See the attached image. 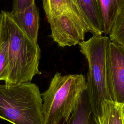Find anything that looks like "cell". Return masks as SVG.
Instances as JSON below:
<instances>
[{
    "label": "cell",
    "instance_id": "16",
    "mask_svg": "<svg viewBox=\"0 0 124 124\" xmlns=\"http://www.w3.org/2000/svg\"><path fill=\"white\" fill-rule=\"evenodd\" d=\"M5 36V29L4 26V18L1 13L0 14V45Z\"/></svg>",
    "mask_w": 124,
    "mask_h": 124
},
{
    "label": "cell",
    "instance_id": "17",
    "mask_svg": "<svg viewBox=\"0 0 124 124\" xmlns=\"http://www.w3.org/2000/svg\"><path fill=\"white\" fill-rule=\"evenodd\" d=\"M59 124H66V122H65L64 120H62Z\"/></svg>",
    "mask_w": 124,
    "mask_h": 124
},
{
    "label": "cell",
    "instance_id": "3",
    "mask_svg": "<svg viewBox=\"0 0 124 124\" xmlns=\"http://www.w3.org/2000/svg\"><path fill=\"white\" fill-rule=\"evenodd\" d=\"M86 88V79L82 74L62 75L56 73L48 89L41 94L45 124L67 122Z\"/></svg>",
    "mask_w": 124,
    "mask_h": 124
},
{
    "label": "cell",
    "instance_id": "4",
    "mask_svg": "<svg viewBox=\"0 0 124 124\" xmlns=\"http://www.w3.org/2000/svg\"><path fill=\"white\" fill-rule=\"evenodd\" d=\"M0 118L13 124H45L38 86L31 81L0 84Z\"/></svg>",
    "mask_w": 124,
    "mask_h": 124
},
{
    "label": "cell",
    "instance_id": "10",
    "mask_svg": "<svg viewBox=\"0 0 124 124\" xmlns=\"http://www.w3.org/2000/svg\"><path fill=\"white\" fill-rule=\"evenodd\" d=\"M43 6L47 20L64 12L72 11L87 24L77 0H43Z\"/></svg>",
    "mask_w": 124,
    "mask_h": 124
},
{
    "label": "cell",
    "instance_id": "2",
    "mask_svg": "<svg viewBox=\"0 0 124 124\" xmlns=\"http://www.w3.org/2000/svg\"><path fill=\"white\" fill-rule=\"evenodd\" d=\"M8 43L7 86L31 81L33 77L41 74L38 66L41 49L37 43L17 25L10 12L1 11Z\"/></svg>",
    "mask_w": 124,
    "mask_h": 124
},
{
    "label": "cell",
    "instance_id": "12",
    "mask_svg": "<svg viewBox=\"0 0 124 124\" xmlns=\"http://www.w3.org/2000/svg\"><path fill=\"white\" fill-rule=\"evenodd\" d=\"M108 35L110 41L124 46V4L117 15Z\"/></svg>",
    "mask_w": 124,
    "mask_h": 124
},
{
    "label": "cell",
    "instance_id": "14",
    "mask_svg": "<svg viewBox=\"0 0 124 124\" xmlns=\"http://www.w3.org/2000/svg\"><path fill=\"white\" fill-rule=\"evenodd\" d=\"M8 73V43L5 31V37L0 45V81L6 80Z\"/></svg>",
    "mask_w": 124,
    "mask_h": 124
},
{
    "label": "cell",
    "instance_id": "15",
    "mask_svg": "<svg viewBox=\"0 0 124 124\" xmlns=\"http://www.w3.org/2000/svg\"><path fill=\"white\" fill-rule=\"evenodd\" d=\"M35 3V0H13L12 14L22 12Z\"/></svg>",
    "mask_w": 124,
    "mask_h": 124
},
{
    "label": "cell",
    "instance_id": "8",
    "mask_svg": "<svg viewBox=\"0 0 124 124\" xmlns=\"http://www.w3.org/2000/svg\"><path fill=\"white\" fill-rule=\"evenodd\" d=\"M93 35H103L102 18L97 0H77Z\"/></svg>",
    "mask_w": 124,
    "mask_h": 124
},
{
    "label": "cell",
    "instance_id": "7",
    "mask_svg": "<svg viewBox=\"0 0 124 124\" xmlns=\"http://www.w3.org/2000/svg\"><path fill=\"white\" fill-rule=\"evenodd\" d=\"M10 14L21 30L34 41L37 42L40 17L35 3L22 12Z\"/></svg>",
    "mask_w": 124,
    "mask_h": 124
},
{
    "label": "cell",
    "instance_id": "6",
    "mask_svg": "<svg viewBox=\"0 0 124 124\" xmlns=\"http://www.w3.org/2000/svg\"><path fill=\"white\" fill-rule=\"evenodd\" d=\"M108 87L111 100L124 105V46L112 41L108 50Z\"/></svg>",
    "mask_w": 124,
    "mask_h": 124
},
{
    "label": "cell",
    "instance_id": "5",
    "mask_svg": "<svg viewBox=\"0 0 124 124\" xmlns=\"http://www.w3.org/2000/svg\"><path fill=\"white\" fill-rule=\"evenodd\" d=\"M50 36L59 46H71L84 41L90 30L86 22L72 11L64 12L47 20Z\"/></svg>",
    "mask_w": 124,
    "mask_h": 124
},
{
    "label": "cell",
    "instance_id": "1",
    "mask_svg": "<svg viewBox=\"0 0 124 124\" xmlns=\"http://www.w3.org/2000/svg\"><path fill=\"white\" fill-rule=\"evenodd\" d=\"M110 42L107 36L93 35L78 45L88 62L86 93L92 111L98 124L113 101L108 87V50Z\"/></svg>",
    "mask_w": 124,
    "mask_h": 124
},
{
    "label": "cell",
    "instance_id": "9",
    "mask_svg": "<svg viewBox=\"0 0 124 124\" xmlns=\"http://www.w3.org/2000/svg\"><path fill=\"white\" fill-rule=\"evenodd\" d=\"M103 29V35H109L117 16L124 4V0H97Z\"/></svg>",
    "mask_w": 124,
    "mask_h": 124
},
{
    "label": "cell",
    "instance_id": "13",
    "mask_svg": "<svg viewBox=\"0 0 124 124\" xmlns=\"http://www.w3.org/2000/svg\"><path fill=\"white\" fill-rule=\"evenodd\" d=\"M102 124H124V105L111 101Z\"/></svg>",
    "mask_w": 124,
    "mask_h": 124
},
{
    "label": "cell",
    "instance_id": "11",
    "mask_svg": "<svg viewBox=\"0 0 124 124\" xmlns=\"http://www.w3.org/2000/svg\"><path fill=\"white\" fill-rule=\"evenodd\" d=\"M66 124H98L90 106L86 91L82 93L78 105Z\"/></svg>",
    "mask_w": 124,
    "mask_h": 124
}]
</instances>
